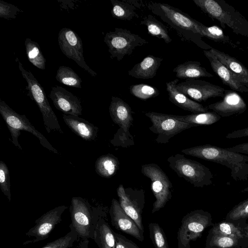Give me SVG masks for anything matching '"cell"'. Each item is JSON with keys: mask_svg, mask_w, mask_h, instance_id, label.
<instances>
[{"mask_svg": "<svg viewBox=\"0 0 248 248\" xmlns=\"http://www.w3.org/2000/svg\"><path fill=\"white\" fill-rule=\"evenodd\" d=\"M69 227L70 231L66 235L47 243L41 248H70L73 247L78 236L71 223Z\"/></svg>", "mask_w": 248, "mask_h": 248, "instance_id": "e575fe53", "label": "cell"}, {"mask_svg": "<svg viewBox=\"0 0 248 248\" xmlns=\"http://www.w3.org/2000/svg\"><path fill=\"white\" fill-rule=\"evenodd\" d=\"M150 238L155 248H169L165 233L158 223L148 225Z\"/></svg>", "mask_w": 248, "mask_h": 248, "instance_id": "d590c367", "label": "cell"}, {"mask_svg": "<svg viewBox=\"0 0 248 248\" xmlns=\"http://www.w3.org/2000/svg\"><path fill=\"white\" fill-rule=\"evenodd\" d=\"M109 112L113 122L120 127L110 140V143L124 148L134 145V138L129 131L133 121L130 106L120 97L112 96Z\"/></svg>", "mask_w": 248, "mask_h": 248, "instance_id": "52a82bcc", "label": "cell"}, {"mask_svg": "<svg viewBox=\"0 0 248 248\" xmlns=\"http://www.w3.org/2000/svg\"><path fill=\"white\" fill-rule=\"evenodd\" d=\"M129 91L133 96L143 100L154 98L159 94V91L156 88L144 83L131 85Z\"/></svg>", "mask_w": 248, "mask_h": 248, "instance_id": "836d02e7", "label": "cell"}, {"mask_svg": "<svg viewBox=\"0 0 248 248\" xmlns=\"http://www.w3.org/2000/svg\"><path fill=\"white\" fill-rule=\"evenodd\" d=\"M224 93L221 100L208 105L207 108L221 117L241 114L246 110L247 106L245 101L236 91L225 89Z\"/></svg>", "mask_w": 248, "mask_h": 248, "instance_id": "ac0fdd59", "label": "cell"}, {"mask_svg": "<svg viewBox=\"0 0 248 248\" xmlns=\"http://www.w3.org/2000/svg\"><path fill=\"white\" fill-rule=\"evenodd\" d=\"M104 41L108 47L111 59L120 61L130 55L135 48L148 43L145 39L127 29L115 28L114 31L106 33Z\"/></svg>", "mask_w": 248, "mask_h": 248, "instance_id": "9c48e42d", "label": "cell"}, {"mask_svg": "<svg viewBox=\"0 0 248 248\" xmlns=\"http://www.w3.org/2000/svg\"><path fill=\"white\" fill-rule=\"evenodd\" d=\"M199 27L204 37L216 42L226 45L234 48L238 46L234 44L229 37L223 32V31L217 26H206L200 22Z\"/></svg>", "mask_w": 248, "mask_h": 248, "instance_id": "1f68e13d", "label": "cell"}, {"mask_svg": "<svg viewBox=\"0 0 248 248\" xmlns=\"http://www.w3.org/2000/svg\"><path fill=\"white\" fill-rule=\"evenodd\" d=\"M209 51L248 88V68L234 57L212 47Z\"/></svg>", "mask_w": 248, "mask_h": 248, "instance_id": "cb8c5ba5", "label": "cell"}, {"mask_svg": "<svg viewBox=\"0 0 248 248\" xmlns=\"http://www.w3.org/2000/svg\"><path fill=\"white\" fill-rule=\"evenodd\" d=\"M67 208L65 205L57 206L36 219L35 225L26 232V236L34 238L25 241L23 245L33 244L47 238L56 225L62 221V215Z\"/></svg>", "mask_w": 248, "mask_h": 248, "instance_id": "9a60e30c", "label": "cell"}, {"mask_svg": "<svg viewBox=\"0 0 248 248\" xmlns=\"http://www.w3.org/2000/svg\"><path fill=\"white\" fill-rule=\"evenodd\" d=\"M119 161L112 154L102 155L95 163L96 173L101 177L109 178L113 176L119 169Z\"/></svg>", "mask_w": 248, "mask_h": 248, "instance_id": "83f0119b", "label": "cell"}, {"mask_svg": "<svg viewBox=\"0 0 248 248\" xmlns=\"http://www.w3.org/2000/svg\"><path fill=\"white\" fill-rule=\"evenodd\" d=\"M112 8L110 13L112 16L117 19L130 21L134 17H139L136 10L137 8H141L142 6L137 0H110Z\"/></svg>", "mask_w": 248, "mask_h": 248, "instance_id": "484cf974", "label": "cell"}, {"mask_svg": "<svg viewBox=\"0 0 248 248\" xmlns=\"http://www.w3.org/2000/svg\"><path fill=\"white\" fill-rule=\"evenodd\" d=\"M246 230H247L246 234H247V236L248 237V226L247 227Z\"/></svg>", "mask_w": 248, "mask_h": 248, "instance_id": "7dc6e473", "label": "cell"}, {"mask_svg": "<svg viewBox=\"0 0 248 248\" xmlns=\"http://www.w3.org/2000/svg\"><path fill=\"white\" fill-rule=\"evenodd\" d=\"M89 239H82L75 248H88Z\"/></svg>", "mask_w": 248, "mask_h": 248, "instance_id": "f6af8a7d", "label": "cell"}, {"mask_svg": "<svg viewBox=\"0 0 248 248\" xmlns=\"http://www.w3.org/2000/svg\"><path fill=\"white\" fill-rule=\"evenodd\" d=\"M213 235L226 236L235 239L243 237L240 229L233 224L228 222H222L215 226L212 230Z\"/></svg>", "mask_w": 248, "mask_h": 248, "instance_id": "8d00e7d4", "label": "cell"}, {"mask_svg": "<svg viewBox=\"0 0 248 248\" xmlns=\"http://www.w3.org/2000/svg\"><path fill=\"white\" fill-rule=\"evenodd\" d=\"M0 113L10 132L12 142L15 146L22 149L18 142V138L20 135V131L24 130L36 137L44 147L54 153L59 154L58 151L51 145L46 138L31 124L25 115H20L16 113L1 99Z\"/></svg>", "mask_w": 248, "mask_h": 248, "instance_id": "ba28073f", "label": "cell"}, {"mask_svg": "<svg viewBox=\"0 0 248 248\" xmlns=\"http://www.w3.org/2000/svg\"><path fill=\"white\" fill-rule=\"evenodd\" d=\"M241 192H248V186L245 188L244 189H243V190H242L241 191Z\"/></svg>", "mask_w": 248, "mask_h": 248, "instance_id": "bcb514c9", "label": "cell"}, {"mask_svg": "<svg viewBox=\"0 0 248 248\" xmlns=\"http://www.w3.org/2000/svg\"><path fill=\"white\" fill-rule=\"evenodd\" d=\"M145 115L152 124L149 130L157 135L155 141L159 144L167 143L171 138L183 131L198 126L179 121L172 114L148 112Z\"/></svg>", "mask_w": 248, "mask_h": 248, "instance_id": "8fae6325", "label": "cell"}, {"mask_svg": "<svg viewBox=\"0 0 248 248\" xmlns=\"http://www.w3.org/2000/svg\"><path fill=\"white\" fill-rule=\"evenodd\" d=\"M196 5L221 27L227 26L232 31L248 37V20L239 11L224 0H193Z\"/></svg>", "mask_w": 248, "mask_h": 248, "instance_id": "3957f363", "label": "cell"}, {"mask_svg": "<svg viewBox=\"0 0 248 248\" xmlns=\"http://www.w3.org/2000/svg\"><path fill=\"white\" fill-rule=\"evenodd\" d=\"M25 46L29 61L37 68L45 70L46 60L38 43L27 38L25 41Z\"/></svg>", "mask_w": 248, "mask_h": 248, "instance_id": "4dcf8cb0", "label": "cell"}, {"mask_svg": "<svg viewBox=\"0 0 248 248\" xmlns=\"http://www.w3.org/2000/svg\"><path fill=\"white\" fill-rule=\"evenodd\" d=\"M248 137V127L244 129L234 130L227 134L225 138L229 139H237Z\"/></svg>", "mask_w": 248, "mask_h": 248, "instance_id": "7bdbcfd3", "label": "cell"}, {"mask_svg": "<svg viewBox=\"0 0 248 248\" xmlns=\"http://www.w3.org/2000/svg\"><path fill=\"white\" fill-rule=\"evenodd\" d=\"M169 167L181 178L194 187L202 188L212 184L213 175L210 169L195 160L176 154L168 157Z\"/></svg>", "mask_w": 248, "mask_h": 248, "instance_id": "8992f818", "label": "cell"}, {"mask_svg": "<svg viewBox=\"0 0 248 248\" xmlns=\"http://www.w3.org/2000/svg\"><path fill=\"white\" fill-rule=\"evenodd\" d=\"M69 211L71 224L78 236L82 239L93 240L97 221L104 216L101 211L92 208L86 200L80 197H72Z\"/></svg>", "mask_w": 248, "mask_h": 248, "instance_id": "5b68a950", "label": "cell"}, {"mask_svg": "<svg viewBox=\"0 0 248 248\" xmlns=\"http://www.w3.org/2000/svg\"><path fill=\"white\" fill-rule=\"evenodd\" d=\"M248 217V199L240 202L229 213V218L238 220Z\"/></svg>", "mask_w": 248, "mask_h": 248, "instance_id": "60d3db41", "label": "cell"}, {"mask_svg": "<svg viewBox=\"0 0 248 248\" xmlns=\"http://www.w3.org/2000/svg\"><path fill=\"white\" fill-rule=\"evenodd\" d=\"M49 97L55 108L64 114L76 116L82 114L80 100L64 88L59 86L52 87Z\"/></svg>", "mask_w": 248, "mask_h": 248, "instance_id": "d6986e66", "label": "cell"}, {"mask_svg": "<svg viewBox=\"0 0 248 248\" xmlns=\"http://www.w3.org/2000/svg\"><path fill=\"white\" fill-rule=\"evenodd\" d=\"M62 118L71 131L83 140L92 141L96 139L98 128L93 124L78 116L63 114Z\"/></svg>", "mask_w": 248, "mask_h": 248, "instance_id": "7402d4cb", "label": "cell"}, {"mask_svg": "<svg viewBox=\"0 0 248 248\" xmlns=\"http://www.w3.org/2000/svg\"><path fill=\"white\" fill-rule=\"evenodd\" d=\"M163 60L162 58L148 55L129 70L128 75L136 78L147 79L154 78Z\"/></svg>", "mask_w": 248, "mask_h": 248, "instance_id": "603a6c76", "label": "cell"}, {"mask_svg": "<svg viewBox=\"0 0 248 248\" xmlns=\"http://www.w3.org/2000/svg\"><path fill=\"white\" fill-rule=\"evenodd\" d=\"M56 79L66 86L81 88L82 80L78 75L70 67L61 66L57 70Z\"/></svg>", "mask_w": 248, "mask_h": 248, "instance_id": "d6a6232c", "label": "cell"}, {"mask_svg": "<svg viewBox=\"0 0 248 248\" xmlns=\"http://www.w3.org/2000/svg\"><path fill=\"white\" fill-rule=\"evenodd\" d=\"M141 173L151 181V188L155 198L152 213L159 211L166 205L172 197V184L166 173L155 163L141 166Z\"/></svg>", "mask_w": 248, "mask_h": 248, "instance_id": "30bf717a", "label": "cell"}, {"mask_svg": "<svg viewBox=\"0 0 248 248\" xmlns=\"http://www.w3.org/2000/svg\"><path fill=\"white\" fill-rule=\"evenodd\" d=\"M0 188L9 201L11 200L9 170L3 161H0Z\"/></svg>", "mask_w": 248, "mask_h": 248, "instance_id": "74e56055", "label": "cell"}, {"mask_svg": "<svg viewBox=\"0 0 248 248\" xmlns=\"http://www.w3.org/2000/svg\"><path fill=\"white\" fill-rule=\"evenodd\" d=\"M185 155L224 165L236 181L248 180V156L215 145L205 144L183 149Z\"/></svg>", "mask_w": 248, "mask_h": 248, "instance_id": "7a4b0ae2", "label": "cell"}, {"mask_svg": "<svg viewBox=\"0 0 248 248\" xmlns=\"http://www.w3.org/2000/svg\"><path fill=\"white\" fill-rule=\"evenodd\" d=\"M172 71L175 73L177 78L186 80L214 77L198 61H186L177 65Z\"/></svg>", "mask_w": 248, "mask_h": 248, "instance_id": "d4e9b609", "label": "cell"}, {"mask_svg": "<svg viewBox=\"0 0 248 248\" xmlns=\"http://www.w3.org/2000/svg\"><path fill=\"white\" fill-rule=\"evenodd\" d=\"M179 121L198 125H211L218 122L221 117L214 111L191 114L186 115H173Z\"/></svg>", "mask_w": 248, "mask_h": 248, "instance_id": "f546056e", "label": "cell"}, {"mask_svg": "<svg viewBox=\"0 0 248 248\" xmlns=\"http://www.w3.org/2000/svg\"><path fill=\"white\" fill-rule=\"evenodd\" d=\"M18 63L19 69L23 77L26 79L27 85L26 90L27 95L37 105L41 112L46 129L49 134L51 131H56L63 134L58 120L48 101L43 87L29 70H25L22 64L16 58Z\"/></svg>", "mask_w": 248, "mask_h": 248, "instance_id": "277c9868", "label": "cell"}, {"mask_svg": "<svg viewBox=\"0 0 248 248\" xmlns=\"http://www.w3.org/2000/svg\"><path fill=\"white\" fill-rule=\"evenodd\" d=\"M23 11L14 5L0 0V17L5 19H15Z\"/></svg>", "mask_w": 248, "mask_h": 248, "instance_id": "ab89813d", "label": "cell"}, {"mask_svg": "<svg viewBox=\"0 0 248 248\" xmlns=\"http://www.w3.org/2000/svg\"><path fill=\"white\" fill-rule=\"evenodd\" d=\"M147 7L174 31L182 41L193 43L203 50L212 48L202 39L204 36L199 27L200 22L187 14L166 3L150 1Z\"/></svg>", "mask_w": 248, "mask_h": 248, "instance_id": "6da1fadb", "label": "cell"}, {"mask_svg": "<svg viewBox=\"0 0 248 248\" xmlns=\"http://www.w3.org/2000/svg\"><path fill=\"white\" fill-rule=\"evenodd\" d=\"M115 238V248H140L135 243L125 236L114 232Z\"/></svg>", "mask_w": 248, "mask_h": 248, "instance_id": "b9f144b4", "label": "cell"}, {"mask_svg": "<svg viewBox=\"0 0 248 248\" xmlns=\"http://www.w3.org/2000/svg\"><path fill=\"white\" fill-rule=\"evenodd\" d=\"M227 149L232 152L248 155V142L236 145Z\"/></svg>", "mask_w": 248, "mask_h": 248, "instance_id": "ee69618b", "label": "cell"}, {"mask_svg": "<svg viewBox=\"0 0 248 248\" xmlns=\"http://www.w3.org/2000/svg\"><path fill=\"white\" fill-rule=\"evenodd\" d=\"M117 194L121 207L144 232L142 218L145 203L144 190L124 188L122 184H120L117 189Z\"/></svg>", "mask_w": 248, "mask_h": 248, "instance_id": "4fadbf2b", "label": "cell"}, {"mask_svg": "<svg viewBox=\"0 0 248 248\" xmlns=\"http://www.w3.org/2000/svg\"><path fill=\"white\" fill-rule=\"evenodd\" d=\"M109 213L111 225L116 229L131 235L140 241H143V232L125 212L119 202L115 199L111 201Z\"/></svg>", "mask_w": 248, "mask_h": 248, "instance_id": "e0dca14e", "label": "cell"}, {"mask_svg": "<svg viewBox=\"0 0 248 248\" xmlns=\"http://www.w3.org/2000/svg\"><path fill=\"white\" fill-rule=\"evenodd\" d=\"M140 24L146 27L148 33L150 35L163 39L166 44L172 41L166 27L153 15H148L145 16Z\"/></svg>", "mask_w": 248, "mask_h": 248, "instance_id": "f1b7e54d", "label": "cell"}, {"mask_svg": "<svg viewBox=\"0 0 248 248\" xmlns=\"http://www.w3.org/2000/svg\"><path fill=\"white\" fill-rule=\"evenodd\" d=\"M204 55L209 60L211 67L222 82L232 90L241 93H248V88L238 78L222 64L209 50H203Z\"/></svg>", "mask_w": 248, "mask_h": 248, "instance_id": "ffe728a7", "label": "cell"}, {"mask_svg": "<svg viewBox=\"0 0 248 248\" xmlns=\"http://www.w3.org/2000/svg\"><path fill=\"white\" fill-rule=\"evenodd\" d=\"M210 222L207 213L195 210L183 217L177 232L178 248H191L190 242L200 237Z\"/></svg>", "mask_w": 248, "mask_h": 248, "instance_id": "7c38bea8", "label": "cell"}, {"mask_svg": "<svg viewBox=\"0 0 248 248\" xmlns=\"http://www.w3.org/2000/svg\"><path fill=\"white\" fill-rule=\"evenodd\" d=\"M58 41L64 55L75 61L92 76H96L97 73L90 68L84 60L82 42L78 34L71 29L62 28L59 32Z\"/></svg>", "mask_w": 248, "mask_h": 248, "instance_id": "5bb4252c", "label": "cell"}, {"mask_svg": "<svg viewBox=\"0 0 248 248\" xmlns=\"http://www.w3.org/2000/svg\"><path fill=\"white\" fill-rule=\"evenodd\" d=\"M237 243V239L223 235H213L209 244L211 246L229 248L236 245Z\"/></svg>", "mask_w": 248, "mask_h": 248, "instance_id": "f35d334b", "label": "cell"}, {"mask_svg": "<svg viewBox=\"0 0 248 248\" xmlns=\"http://www.w3.org/2000/svg\"><path fill=\"white\" fill-rule=\"evenodd\" d=\"M176 88L181 93L199 102L212 97L223 98L225 90L208 81L196 79H186L177 84Z\"/></svg>", "mask_w": 248, "mask_h": 248, "instance_id": "2e32d148", "label": "cell"}, {"mask_svg": "<svg viewBox=\"0 0 248 248\" xmlns=\"http://www.w3.org/2000/svg\"><path fill=\"white\" fill-rule=\"evenodd\" d=\"M179 80L175 79L166 83L169 99L176 106L193 114L207 112L208 109L202 104L190 99L176 88Z\"/></svg>", "mask_w": 248, "mask_h": 248, "instance_id": "44dd1931", "label": "cell"}, {"mask_svg": "<svg viewBox=\"0 0 248 248\" xmlns=\"http://www.w3.org/2000/svg\"><path fill=\"white\" fill-rule=\"evenodd\" d=\"M93 240L99 248H115L114 232L104 216L100 217L97 221Z\"/></svg>", "mask_w": 248, "mask_h": 248, "instance_id": "4316f807", "label": "cell"}]
</instances>
